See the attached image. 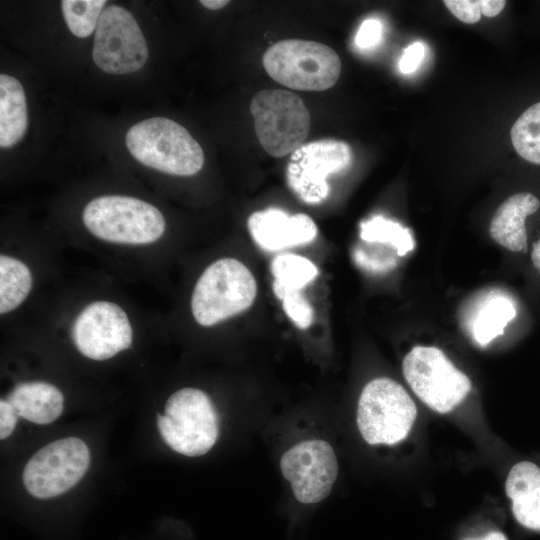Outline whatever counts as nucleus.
<instances>
[{"label": "nucleus", "instance_id": "nucleus-13", "mask_svg": "<svg viewBox=\"0 0 540 540\" xmlns=\"http://www.w3.org/2000/svg\"><path fill=\"white\" fill-rule=\"evenodd\" d=\"M351 162L352 151L345 142L307 143L291 154L286 170L287 183L302 201L317 204L329 193L328 175L345 170Z\"/></svg>", "mask_w": 540, "mask_h": 540}, {"label": "nucleus", "instance_id": "nucleus-22", "mask_svg": "<svg viewBox=\"0 0 540 540\" xmlns=\"http://www.w3.org/2000/svg\"><path fill=\"white\" fill-rule=\"evenodd\" d=\"M511 140L523 159L540 164V102L519 116L511 128Z\"/></svg>", "mask_w": 540, "mask_h": 540}, {"label": "nucleus", "instance_id": "nucleus-25", "mask_svg": "<svg viewBox=\"0 0 540 540\" xmlns=\"http://www.w3.org/2000/svg\"><path fill=\"white\" fill-rule=\"evenodd\" d=\"M282 305L286 315L301 329L308 328L313 320V309L301 291L291 292L283 297Z\"/></svg>", "mask_w": 540, "mask_h": 540}, {"label": "nucleus", "instance_id": "nucleus-15", "mask_svg": "<svg viewBox=\"0 0 540 540\" xmlns=\"http://www.w3.org/2000/svg\"><path fill=\"white\" fill-rule=\"evenodd\" d=\"M539 208V199L531 193L521 192L510 196L498 207L491 219V238L509 251H523L527 245L525 220Z\"/></svg>", "mask_w": 540, "mask_h": 540}, {"label": "nucleus", "instance_id": "nucleus-7", "mask_svg": "<svg viewBox=\"0 0 540 540\" xmlns=\"http://www.w3.org/2000/svg\"><path fill=\"white\" fill-rule=\"evenodd\" d=\"M258 140L274 157L292 154L302 146L310 130V114L303 100L282 89L256 93L250 103Z\"/></svg>", "mask_w": 540, "mask_h": 540}, {"label": "nucleus", "instance_id": "nucleus-9", "mask_svg": "<svg viewBox=\"0 0 540 540\" xmlns=\"http://www.w3.org/2000/svg\"><path fill=\"white\" fill-rule=\"evenodd\" d=\"M90 465V452L80 438L56 440L37 451L26 463L22 480L38 499L59 496L74 487Z\"/></svg>", "mask_w": 540, "mask_h": 540}, {"label": "nucleus", "instance_id": "nucleus-26", "mask_svg": "<svg viewBox=\"0 0 540 540\" xmlns=\"http://www.w3.org/2000/svg\"><path fill=\"white\" fill-rule=\"evenodd\" d=\"M445 6L460 21L473 24L481 17V0H446Z\"/></svg>", "mask_w": 540, "mask_h": 540}, {"label": "nucleus", "instance_id": "nucleus-3", "mask_svg": "<svg viewBox=\"0 0 540 540\" xmlns=\"http://www.w3.org/2000/svg\"><path fill=\"white\" fill-rule=\"evenodd\" d=\"M257 285L249 269L237 259L222 258L211 263L197 280L191 297L195 321L213 326L249 308Z\"/></svg>", "mask_w": 540, "mask_h": 540}, {"label": "nucleus", "instance_id": "nucleus-30", "mask_svg": "<svg viewBox=\"0 0 540 540\" xmlns=\"http://www.w3.org/2000/svg\"><path fill=\"white\" fill-rule=\"evenodd\" d=\"M503 0H481V13L486 17L497 16L505 7Z\"/></svg>", "mask_w": 540, "mask_h": 540}, {"label": "nucleus", "instance_id": "nucleus-4", "mask_svg": "<svg viewBox=\"0 0 540 540\" xmlns=\"http://www.w3.org/2000/svg\"><path fill=\"white\" fill-rule=\"evenodd\" d=\"M157 426L165 443L175 452L189 456L206 454L219 436V416L209 396L186 387L174 392L157 415Z\"/></svg>", "mask_w": 540, "mask_h": 540}, {"label": "nucleus", "instance_id": "nucleus-14", "mask_svg": "<svg viewBox=\"0 0 540 540\" xmlns=\"http://www.w3.org/2000/svg\"><path fill=\"white\" fill-rule=\"evenodd\" d=\"M247 225L253 240L267 251L309 243L318 233L314 221L308 215L290 216L276 208L253 213Z\"/></svg>", "mask_w": 540, "mask_h": 540}, {"label": "nucleus", "instance_id": "nucleus-8", "mask_svg": "<svg viewBox=\"0 0 540 540\" xmlns=\"http://www.w3.org/2000/svg\"><path fill=\"white\" fill-rule=\"evenodd\" d=\"M402 370L417 397L439 413L454 409L472 387L470 379L433 346L413 347L404 357Z\"/></svg>", "mask_w": 540, "mask_h": 540}, {"label": "nucleus", "instance_id": "nucleus-31", "mask_svg": "<svg viewBox=\"0 0 540 540\" xmlns=\"http://www.w3.org/2000/svg\"><path fill=\"white\" fill-rule=\"evenodd\" d=\"M531 261L535 269L540 273V238L533 243Z\"/></svg>", "mask_w": 540, "mask_h": 540}, {"label": "nucleus", "instance_id": "nucleus-16", "mask_svg": "<svg viewBox=\"0 0 540 540\" xmlns=\"http://www.w3.org/2000/svg\"><path fill=\"white\" fill-rule=\"evenodd\" d=\"M505 490L516 520L526 528L540 531V468L529 461L515 464Z\"/></svg>", "mask_w": 540, "mask_h": 540}, {"label": "nucleus", "instance_id": "nucleus-27", "mask_svg": "<svg viewBox=\"0 0 540 540\" xmlns=\"http://www.w3.org/2000/svg\"><path fill=\"white\" fill-rule=\"evenodd\" d=\"M382 32V23L378 19H366L362 22L356 34V45L362 49L374 47L380 42Z\"/></svg>", "mask_w": 540, "mask_h": 540}, {"label": "nucleus", "instance_id": "nucleus-20", "mask_svg": "<svg viewBox=\"0 0 540 540\" xmlns=\"http://www.w3.org/2000/svg\"><path fill=\"white\" fill-rule=\"evenodd\" d=\"M273 291L279 299L291 292L301 291L318 274L317 267L306 257L281 254L271 263Z\"/></svg>", "mask_w": 540, "mask_h": 540}, {"label": "nucleus", "instance_id": "nucleus-33", "mask_svg": "<svg viewBox=\"0 0 540 540\" xmlns=\"http://www.w3.org/2000/svg\"><path fill=\"white\" fill-rule=\"evenodd\" d=\"M465 540H508V539L503 533L498 532V531H492V532L487 533L482 538H469Z\"/></svg>", "mask_w": 540, "mask_h": 540}, {"label": "nucleus", "instance_id": "nucleus-29", "mask_svg": "<svg viewBox=\"0 0 540 540\" xmlns=\"http://www.w3.org/2000/svg\"><path fill=\"white\" fill-rule=\"evenodd\" d=\"M19 415L12 405L6 400H0V439L8 438L17 423Z\"/></svg>", "mask_w": 540, "mask_h": 540}, {"label": "nucleus", "instance_id": "nucleus-19", "mask_svg": "<svg viewBox=\"0 0 540 540\" xmlns=\"http://www.w3.org/2000/svg\"><path fill=\"white\" fill-rule=\"evenodd\" d=\"M33 286L29 267L21 260L0 256V313L7 314L19 307L28 297Z\"/></svg>", "mask_w": 540, "mask_h": 540}, {"label": "nucleus", "instance_id": "nucleus-5", "mask_svg": "<svg viewBox=\"0 0 540 540\" xmlns=\"http://www.w3.org/2000/svg\"><path fill=\"white\" fill-rule=\"evenodd\" d=\"M268 75L291 89L323 91L331 88L341 72V61L329 46L289 39L275 43L262 58Z\"/></svg>", "mask_w": 540, "mask_h": 540}, {"label": "nucleus", "instance_id": "nucleus-6", "mask_svg": "<svg viewBox=\"0 0 540 540\" xmlns=\"http://www.w3.org/2000/svg\"><path fill=\"white\" fill-rule=\"evenodd\" d=\"M416 416V406L407 391L390 378L371 380L359 396L357 427L370 445L399 443L409 434Z\"/></svg>", "mask_w": 540, "mask_h": 540}, {"label": "nucleus", "instance_id": "nucleus-17", "mask_svg": "<svg viewBox=\"0 0 540 540\" xmlns=\"http://www.w3.org/2000/svg\"><path fill=\"white\" fill-rule=\"evenodd\" d=\"M6 400L20 417L44 425L54 422L61 415L64 397L55 385L35 381L16 385Z\"/></svg>", "mask_w": 540, "mask_h": 540}, {"label": "nucleus", "instance_id": "nucleus-1", "mask_svg": "<svg viewBox=\"0 0 540 540\" xmlns=\"http://www.w3.org/2000/svg\"><path fill=\"white\" fill-rule=\"evenodd\" d=\"M131 155L143 165L177 176H191L204 164L199 143L177 122L153 117L132 126L125 137Z\"/></svg>", "mask_w": 540, "mask_h": 540}, {"label": "nucleus", "instance_id": "nucleus-21", "mask_svg": "<svg viewBox=\"0 0 540 540\" xmlns=\"http://www.w3.org/2000/svg\"><path fill=\"white\" fill-rule=\"evenodd\" d=\"M516 315L511 301L498 297L480 311L473 325V336L481 346L490 343L504 333V329Z\"/></svg>", "mask_w": 540, "mask_h": 540}, {"label": "nucleus", "instance_id": "nucleus-24", "mask_svg": "<svg viewBox=\"0 0 540 540\" xmlns=\"http://www.w3.org/2000/svg\"><path fill=\"white\" fill-rule=\"evenodd\" d=\"M105 4V0L61 1L62 14L71 33L79 38L90 36L96 30Z\"/></svg>", "mask_w": 540, "mask_h": 540}, {"label": "nucleus", "instance_id": "nucleus-18", "mask_svg": "<svg viewBox=\"0 0 540 540\" xmlns=\"http://www.w3.org/2000/svg\"><path fill=\"white\" fill-rule=\"evenodd\" d=\"M28 126L26 96L21 83L7 74L0 75V146L18 143Z\"/></svg>", "mask_w": 540, "mask_h": 540}, {"label": "nucleus", "instance_id": "nucleus-32", "mask_svg": "<svg viewBox=\"0 0 540 540\" xmlns=\"http://www.w3.org/2000/svg\"><path fill=\"white\" fill-rule=\"evenodd\" d=\"M200 3L204 7L210 10H218L225 7L229 3V1L227 0H202L200 1Z\"/></svg>", "mask_w": 540, "mask_h": 540}, {"label": "nucleus", "instance_id": "nucleus-2", "mask_svg": "<svg viewBox=\"0 0 540 540\" xmlns=\"http://www.w3.org/2000/svg\"><path fill=\"white\" fill-rule=\"evenodd\" d=\"M83 223L96 238L123 245L156 242L165 232L162 213L141 199L105 195L92 199L82 213Z\"/></svg>", "mask_w": 540, "mask_h": 540}, {"label": "nucleus", "instance_id": "nucleus-10", "mask_svg": "<svg viewBox=\"0 0 540 540\" xmlns=\"http://www.w3.org/2000/svg\"><path fill=\"white\" fill-rule=\"evenodd\" d=\"M280 472L297 502L314 505L331 493L339 473L336 453L320 438L299 441L280 457Z\"/></svg>", "mask_w": 540, "mask_h": 540}, {"label": "nucleus", "instance_id": "nucleus-23", "mask_svg": "<svg viewBox=\"0 0 540 540\" xmlns=\"http://www.w3.org/2000/svg\"><path fill=\"white\" fill-rule=\"evenodd\" d=\"M360 237L367 242L391 244L400 256L414 249V240L408 228L400 223L375 216L360 224Z\"/></svg>", "mask_w": 540, "mask_h": 540}, {"label": "nucleus", "instance_id": "nucleus-11", "mask_svg": "<svg viewBox=\"0 0 540 540\" xmlns=\"http://www.w3.org/2000/svg\"><path fill=\"white\" fill-rule=\"evenodd\" d=\"M92 57L97 67L109 74L133 73L144 66L148 47L128 10L109 5L102 11L95 30Z\"/></svg>", "mask_w": 540, "mask_h": 540}, {"label": "nucleus", "instance_id": "nucleus-28", "mask_svg": "<svg viewBox=\"0 0 540 540\" xmlns=\"http://www.w3.org/2000/svg\"><path fill=\"white\" fill-rule=\"evenodd\" d=\"M424 45L420 42H415L409 45L403 52L399 61V70L403 74L413 73L424 58Z\"/></svg>", "mask_w": 540, "mask_h": 540}, {"label": "nucleus", "instance_id": "nucleus-12", "mask_svg": "<svg viewBox=\"0 0 540 540\" xmlns=\"http://www.w3.org/2000/svg\"><path fill=\"white\" fill-rule=\"evenodd\" d=\"M72 339L83 356L103 361L128 349L132 344L133 331L121 306L98 300L79 312L72 325Z\"/></svg>", "mask_w": 540, "mask_h": 540}]
</instances>
